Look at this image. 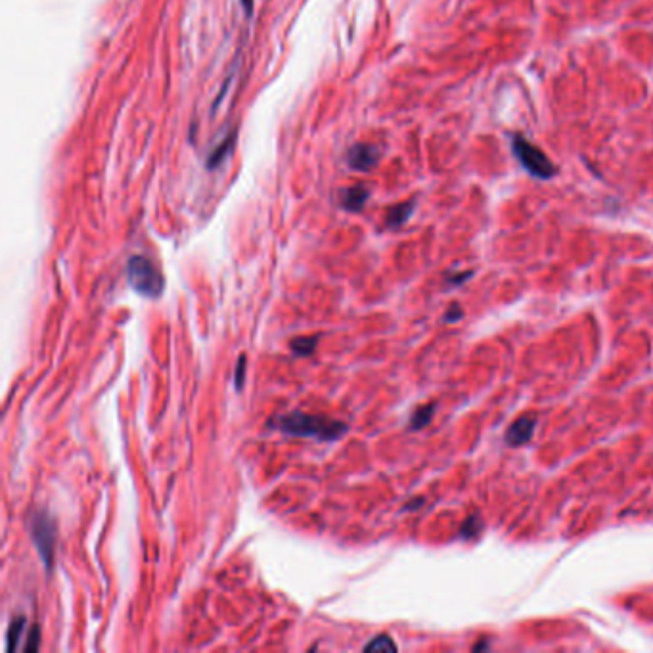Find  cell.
I'll return each mask as SVG.
<instances>
[{"label":"cell","mask_w":653,"mask_h":653,"mask_svg":"<svg viewBox=\"0 0 653 653\" xmlns=\"http://www.w3.org/2000/svg\"><path fill=\"white\" fill-rule=\"evenodd\" d=\"M242 4H244V8H247V12H252L253 0H242Z\"/></svg>","instance_id":"obj_18"},{"label":"cell","mask_w":653,"mask_h":653,"mask_svg":"<svg viewBox=\"0 0 653 653\" xmlns=\"http://www.w3.org/2000/svg\"><path fill=\"white\" fill-rule=\"evenodd\" d=\"M479 531H481V522H479L475 515H471V517L465 519L464 525H462V533L460 534H462L464 539H471V536H475Z\"/></svg>","instance_id":"obj_14"},{"label":"cell","mask_w":653,"mask_h":653,"mask_svg":"<svg viewBox=\"0 0 653 653\" xmlns=\"http://www.w3.org/2000/svg\"><path fill=\"white\" fill-rule=\"evenodd\" d=\"M446 318L445 320L446 322H453V320H458L460 316H462V308L458 307V305H453V307L448 308V311H446V314H445Z\"/></svg>","instance_id":"obj_17"},{"label":"cell","mask_w":653,"mask_h":653,"mask_svg":"<svg viewBox=\"0 0 653 653\" xmlns=\"http://www.w3.org/2000/svg\"><path fill=\"white\" fill-rule=\"evenodd\" d=\"M433 404H427V406L418 409L414 412V416H412V420H410V427H412V429H421V427H426L427 423L431 421V418H433Z\"/></svg>","instance_id":"obj_12"},{"label":"cell","mask_w":653,"mask_h":653,"mask_svg":"<svg viewBox=\"0 0 653 653\" xmlns=\"http://www.w3.org/2000/svg\"><path fill=\"white\" fill-rule=\"evenodd\" d=\"M368 195H370V192L365 186H352V188H347L341 192V205L347 211H360L366 200H368Z\"/></svg>","instance_id":"obj_7"},{"label":"cell","mask_w":653,"mask_h":653,"mask_svg":"<svg viewBox=\"0 0 653 653\" xmlns=\"http://www.w3.org/2000/svg\"><path fill=\"white\" fill-rule=\"evenodd\" d=\"M412 209H414V203H412V201H410V203H401V205L393 207L389 211V215H387V225L393 228L404 225V222L409 220Z\"/></svg>","instance_id":"obj_9"},{"label":"cell","mask_w":653,"mask_h":653,"mask_svg":"<svg viewBox=\"0 0 653 653\" xmlns=\"http://www.w3.org/2000/svg\"><path fill=\"white\" fill-rule=\"evenodd\" d=\"M534 427H536V418H534V416H519V418L509 426L508 431H506V443L514 446L525 445V443H529L531 437H533Z\"/></svg>","instance_id":"obj_5"},{"label":"cell","mask_w":653,"mask_h":653,"mask_svg":"<svg viewBox=\"0 0 653 653\" xmlns=\"http://www.w3.org/2000/svg\"><path fill=\"white\" fill-rule=\"evenodd\" d=\"M244 370H245V357L242 355L238 360V366H236V389H242V385H244Z\"/></svg>","instance_id":"obj_15"},{"label":"cell","mask_w":653,"mask_h":653,"mask_svg":"<svg viewBox=\"0 0 653 653\" xmlns=\"http://www.w3.org/2000/svg\"><path fill=\"white\" fill-rule=\"evenodd\" d=\"M37 647H38V628L35 627V630H33V636H31V632H29V642H27L26 652H37Z\"/></svg>","instance_id":"obj_16"},{"label":"cell","mask_w":653,"mask_h":653,"mask_svg":"<svg viewBox=\"0 0 653 653\" xmlns=\"http://www.w3.org/2000/svg\"><path fill=\"white\" fill-rule=\"evenodd\" d=\"M365 652H396V646L395 642L391 640V636L379 635L370 644H366Z\"/></svg>","instance_id":"obj_13"},{"label":"cell","mask_w":653,"mask_h":653,"mask_svg":"<svg viewBox=\"0 0 653 653\" xmlns=\"http://www.w3.org/2000/svg\"><path fill=\"white\" fill-rule=\"evenodd\" d=\"M270 426L291 437H316L322 441H335L349 431L347 423L332 420L326 416L305 414V412H289L270 420Z\"/></svg>","instance_id":"obj_1"},{"label":"cell","mask_w":653,"mask_h":653,"mask_svg":"<svg viewBox=\"0 0 653 653\" xmlns=\"http://www.w3.org/2000/svg\"><path fill=\"white\" fill-rule=\"evenodd\" d=\"M377 156H379V153H377V150L374 146L358 144L349 151L347 161H349V167L355 171H370L372 167H376Z\"/></svg>","instance_id":"obj_6"},{"label":"cell","mask_w":653,"mask_h":653,"mask_svg":"<svg viewBox=\"0 0 653 653\" xmlns=\"http://www.w3.org/2000/svg\"><path fill=\"white\" fill-rule=\"evenodd\" d=\"M514 151L515 156H517V159L522 161L523 167H525L533 176H539V178H552V176L556 175V169H554L552 161H550L536 146H533L531 142L522 139V136H515L514 139Z\"/></svg>","instance_id":"obj_4"},{"label":"cell","mask_w":653,"mask_h":653,"mask_svg":"<svg viewBox=\"0 0 653 653\" xmlns=\"http://www.w3.org/2000/svg\"><path fill=\"white\" fill-rule=\"evenodd\" d=\"M126 278L140 296L148 297V299H156L163 293L165 280L161 272L153 266L150 259L142 257V255H134L129 259L126 263Z\"/></svg>","instance_id":"obj_2"},{"label":"cell","mask_w":653,"mask_h":653,"mask_svg":"<svg viewBox=\"0 0 653 653\" xmlns=\"http://www.w3.org/2000/svg\"><path fill=\"white\" fill-rule=\"evenodd\" d=\"M232 146H234V136H227V139H225V142H220V144L217 146V148H215L213 151H211V156H209V161H207L209 169H213V167H217V165H219L220 161H222V159H225V157H227L228 153H230V150H232Z\"/></svg>","instance_id":"obj_10"},{"label":"cell","mask_w":653,"mask_h":653,"mask_svg":"<svg viewBox=\"0 0 653 653\" xmlns=\"http://www.w3.org/2000/svg\"><path fill=\"white\" fill-rule=\"evenodd\" d=\"M316 343H318V335H303V338H296V340L289 343V349L299 355V357H308V355H313L314 349H316Z\"/></svg>","instance_id":"obj_8"},{"label":"cell","mask_w":653,"mask_h":653,"mask_svg":"<svg viewBox=\"0 0 653 653\" xmlns=\"http://www.w3.org/2000/svg\"><path fill=\"white\" fill-rule=\"evenodd\" d=\"M23 628H26V617H18V619H14L10 628H8V652H14L16 647H18V642L21 638V632H23Z\"/></svg>","instance_id":"obj_11"},{"label":"cell","mask_w":653,"mask_h":653,"mask_svg":"<svg viewBox=\"0 0 653 653\" xmlns=\"http://www.w3.org/2000/svg\"><path fill=\"white\" fill-rule=\"evenodd\" d=\"M31 539L38 556L46 567L52 566L54 544H56V523L46 512H35L31 517Z\"/></svg>","instance_id":"obj_3"}]
</instances>
